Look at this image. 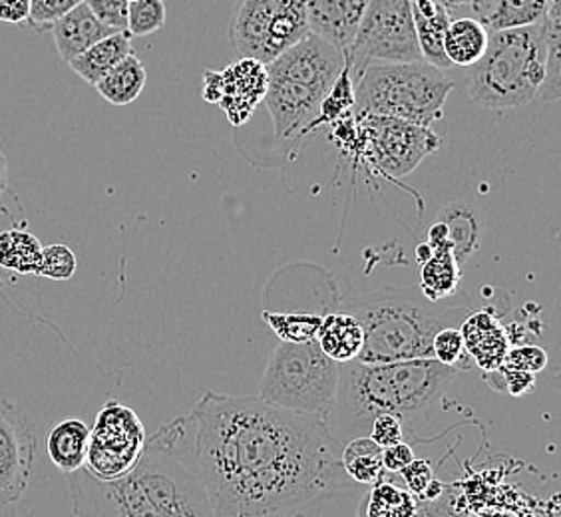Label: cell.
Listing matches in <instances>:
<instances>
[{"mask_svg": "<svg viewBox=\"0 0 561 517\" xmlns=\"http://www.w3.org/2000/svg\"><path fill=\"white\" fill-rule=\"evenodd\" d=\"M76 269H78V261H76L75 251L62 245V243H55L43 248V255H41V269L38 275L53 280H68L75 277Z\"/></svg>", "mask_w": 561, "mask_h": 517, "instance_id": "36", "label": "cell"}, {"mask_svg": "<svg viewBox=\"0 0 561 517\" xmlns=\"http://www.w3.org/2000/svg\"><path fill=\"white\" fill-rule=\"evenodd\" d=\"M438 221H443L448 229L453 255L462 265L480 248L482 233H484L482 211L468 202H453L440 211Z\"/></svg>", "mask_w": 561, "mask_h": 517, "instance_id": "20", "label": "cell"}, {"mask_svg": "<svg viewBox=\"0 0 561 517\" xmlns=\"http://www.w3.org/2000/svg\"><path fill=\"white\" fill-rule=\"evenodd\" d=\"M365 517H414L419 509V497L407 487L392 482H377L367 496L360 499Z\"/></svg>", "mask_w": 561, "mask_h": 517, "instance_id": "30", "label": "cell"}, {"mask_svg": "<svg viewBox=\"0 0 561 517\" xmlns=\"http://www.w3.org/2000/svg\"><path fill=\"white\" fill-rule=\"evenodd\" d=\"M411 11L422 60L438 70H448L453 65L444 55V34L450 14L434 0H411Z\"/></svg>", "mask_w": 561, "mask_h": 517, "instance_id": "19", "label": "cell"}, {"mask_svg": "<svg viewBox=\"0 0 561 517\" xmlns=\"http://www.w3.org/2000/svg\"><path fill=\"white\" fill-rule=\"evenodd\" d=\"M490 33L474 16H456L444 34V55L458 68H470L486 53Z\"/></svg>", "mask_w": 561, "mask_h": 517, "instance_id": "22", "label": "cell"}, {"mask_svg": "<svg viewBox=\"0 0 561 517\" xmlns=\"http://www.w3.org/2000/svg\"><path fill=\"white\" fill-rule=\"evenodd\" d=\"M466 353L484 372L496 370L504 365L510 341L506 331L496 317L486 311L470 313L460 324Z\"/></svg>", "mask_w": 561, "mask_h": 517, "instance_id": "16", "label": "cell"}, {"mask_svg": "<svg viewBox=\"0 0 561 517\" xmlns=\"http://www.w3.org/2000/svg\"><path fill=\"white\" fill-rule=\"evenodd\" d=\"M454 82L424 60L373 62L355 87V112L404 119L432 128L444 116Z\"/></svg>", "mask_w": 561, "mask_h": 517, "instance_id": "7", "label": "cell"}, {"mask_svg": "<svg viewBox=\"0 0 561 517\" xmlns=\"http://www.w3.org/2000/svg\"><path fill=\"white\" fill-rule=\"evenodd\" d=\"M314 338L324 355L333 358L339 365L355 360L365 343L360 323L356 321L355 317L341 313V311L323 317L319 333Z\"/></svg>", "mask_w": 561, "mask_h": 517, "instance_id": "23", "label": "cell"}, {"mask_svg": "<svg viewBox=\"0 0 561 517\" xmlns=\"http://www.w3.org/2000/svg\"><path fill=\"white\" fill-rule=\"evenodd\" d=\"M190 414L146 440L130 472L98 480L80 468L66 474L76 517H214L192 452Z\"/></svg>", "mask_w": 561, "mask_h": 517, "instance_id": "2", "label": "cell"}, {"mask_svg": "<svg viewBox=\"0 0 561 517\" xmlns=\"http://www.w3.org/2000/svg\"><path fill=\"white\" fill-rule=\"evenodd\" d=\"M219 108L226 112L233 128L248 122L267 92V66L253 58H239L221 72Z\"/></svg>", "mask_w": 561, "mask_h": 517, "instance_id": "14", "label": "cell"}, {"mask_svg": "<svg viewBox=\"0 0 561 517\" xmlns=\"http://www.w3.org/2000/svg\"><path fill=\"white\" fill-rule=\"evenodd\" d=\"M50 33L55 36L58 55L62 58V62L68 65L70 60H75L76 56L87 53L90 46H94L102 38L118 33V31L98 21L92 11L82 2L56 22Z\"/></svg>", "mask_w": 561, "mask_h": 517, "instance_id": "17", "label": "cell"}, {"mask_svg": "<svg viewBox=\"0 0 561 517\" xmlns=\"http://www.w3.org/2000/svg\"><path fill=\"white\" fill-rule=\"evenodd\" d=\"M444 490H446V484L434 478L431 484L426 485V490L422 492V496L419 497V499H426V502H431V499H436V497L443 496Z\"/></svg>", "mask_w": 561, "mask_h": 517, "instance_id": "49", "label": "cell"}, {"mask_svg": "<svg viewBox=\"0 0 561 517\" xmlns=\"http://www.w3.org/2000/svg\"><path fill=\"white\" fill-rule=\"evenodd\" d=\"M462 279L460 263L453 251H434L428 261L422 263L421 292L432 302H440L458 291Z\"/></svg>", "mask_w": 561, "mask_h": 517, "instance_id": "28", "label": "cell"}, {"mask_svg": "<svg viewBox=\"0 0 561 517\" xmlns=\"http://www.w3.org/2000/svg\"><path fill=\"white\" fill-rule=\"evenodd\" d=\"M402 475V482L407 485V490L412 496L421 497L422 492L426 490V485L434 480V468L428 460H412L407 468H402L399 472Z\"/></svg>", "mask_w": 561, "mask_h": 517, "instance_id": "42", "label": "cell"}, {"mask_svg": "<svg viewBox=\"0 0 561 517\" xmlns=\"http://www.w3.org/2000/svg\"><path fill=\"white\" fill-rule=\"evenodd\" d=\"M84 0H28L26 24L36 34L50 33L56 22Z\"/></svg>", "mask_w": 561, "mask_h": 517, "instance_id": "35", "label": "cell"}, {"mask_svg": "<svg viewBox=\"0 0 561 517\" xmlns=\"http://www.w3.org/2000/svg\"><path fill=\"white\" fill-rule=\"evenodd\" d=\"M128 2H131V0H128Z\"/></svg>", "mask_w": 561, "mask_h": 517, "instance_id": "52", "label": "cell"}, {"mask_svg": "<svg viewBox=\"0 0 561 517\" xmlns=\"http://www.w3.org/2000/svg\"><path fill=\"white\" fill-rule=\"evenodd\" d=\"M432 253H434V249L428 245V243H421L419 248H416V261L419 263H424V261H428L432 257Z\"/></svg>", "mask_w": 561, "mask_h": 517, "instance_id": "50", "label": "cell"}, {"mask_svg": "<svg viewBox=\"0 0 561 517\" xmlns=\"http://www.w3.org/2000/svg\"><path fill=\"white\" fill-rule=\"evenodd\" d=\"M492 377L500 378V384H496V390H504L512 397H524L528 394L536 387V375H529L524 370H516V368L502 367L496 370H490Z\"/></svg>", "mask_w": 561, "mask_h": 517, "instance_id": "39", "label": "cell"}, {"mask_svg": "<svg viewBox=\"0 0 561 517\" xmlns=\"http://www.w3.org/2000/svg\"><path fill=\"white\" fill-rule=\"evenodd\" d=\"M221 88H224V84H221V72L206 70V74H204V97H206V102L219 104Z\"/></svg>", "mask_w": 561, "mask_h": 517, "instance_id": "46", "label": "cell"}, {"mask_svg": "<svg viewBox=\"0 0 561 517\" xmlns=\"http://www.w3.org/2000/svg\"><path fill=\"white\" fill-rule=\"evenodd\" d=\"M412 460H414V452L409 443L394 444L382 450V466H385V472L390 474H399L400 470L407 468Z\"/></svg>", "mask_w": 561, "mask_h": 517, "instance_id": "43", "label": "cell"}, {"mask_svg": "<svg viewBox=\"0 0 561 517\" xmlns=\"http://www.w3.org/2000/svg\"><path fill=\"white\" fill-rule=\"evenodd\" d=\"M130 55H134L131 53V34L128 31H118V33L102 38L94 46H90L87 53L76 56L75 60L68 62V66L87 84L94 87L102 76Z\"/></svg>", "mask_w": 561, "mask_h": 517, "instance_id": "24", "label": "cell"}, {"mask_svg": "<svg viewBox=\"0 0 561 517\" xmlns=\"http://www.w3.org/2000/svg\"><path fill=\"white\" fill-rule=\"evenodd\" d=\"M43 245L24 227L0 231V267L19 275H38Z\"/></svg>", "mask_w": 561, "mask_h": 517, "instance_id": "26", "label": "cell"}, {"mask_svg": "<svg viewBox=\"0 0 561 517\" xmlns=\"http://www.w3.org/2000/svg\"><path fill=\"white\" fill-rule=\"evenodd\" d=\"M546 21L490 33L484 56L465 76L468 96L486 110L528 106L543 82Z\"/></svg>", "mask_w": 561, "mask_h": 517, "instance_id": "6", "label": "cell"}, {"mask_svg": "<svg viewBox=\"0 0 561 517\" xmlns=\"http://www.w3.org/2000/svg\"><path fill=\"white\" fill-rule=\"evenodd\" d=\"M263 319L283 343H307L313 341L323 317L317 314H280L265 311Z\"/></svg>", "mask_w": 561, "mask_h": 517, "instance_id": "32", "label": "cell"}, {"mask_svg": "<svg viewBox=\"0 0 561 517\" xmlns=\"http://www.w3.org/2000/svg\"><path fill=\"white\" fill-rule=\"evenodd\" d=\"M504 365L516 368V370H524L529 375H538L543 368L548 367V355H546V351H541L540 346L510 348Z\"/></svg>", "mask_w": 561, "mask_h": 517, "instance_id": "38", "label": "cell"}, {"mask_svg": "<svg viewBox=\"0 0 561 517\" xmlns=\"http://www.w3.org/2000/svg\"><path fill=\"white\" fill-rule=\"evenodd\" d=\"M428 245H431L434 251H453V243H450V239H448V229L444 226L443 221H434L431 227H428Z\"/></svg>", "mask_w": 561, "mask_h": 517, "instance_id": "45", "label": "cell"}, {"mask_svg": "<svg viewBox=\"0 0 561 517\" xmlns=\"http://www.w3.org/2000/svg\"><path fill=\"white\" fill-rule=\"evenodd\" d=\"M307 0H236L229 43L239 58L270 65L309 36Z\"/></svg>", "mask_w": 561, "mask_h": 517, "instance_id": "9", "label": "cell"}, {"mask_svg": "<svg viewBox=\"0 0 561 517\" xmlns=\"http://www.w3.org/2000/svg\"><path fill=\"white\" fill-rule=\"evenodd\" d=\"M90 426L78 418L56 422L46 436V452L50 462L65 474L84 468Z\"/></svg>", "mask_w": 561, "mask_h": 517, "instance_id": "21", "label": "cell"}, {"mask_svg": "<svg viewBox=\"0 0 561 517\" xmlns=\"http://www.w3.org/2000/svg\"><path fill=\"white\" fill-rule=\"evenodd\" d=\"M146 440V428L138 414L116 400H108L90 428L84 468L98 480H116L136 466Z\"/></svg>", "mask_w": 561, "mask_h": 517, "instance_id": "12", "label": "cell"}, {"mask_svg": "<svg viewBox=\"0 0 561 517\" xmlns=\"http://www.w3.org/2000/svg\"><path fill=\"white\" fill-rule=\"evenodd\" d=\"M458 375V368L440 365L432 356L389 365L343 363L335 402L324 421L341 446L368 436L370 424L380 414L402 422L404 440L416 438L434 418Z\"/></svg>", "mask_w": 561, "mask_h": 517, "instance_id": "3", "label": "cell"}, {"mask_svg": "<svg viewBox=\"0 0 561 517\" xmlns=\"http://www.w3.org/2000/svg\"><path fill=\"white\" fill-rule=\"evenodd\" d=\"M434 2H438L453 16L456 12L466 11V9L474 14V9L480 0H434Z\"/></svg>", "mask_w": 561, "mask_h": 517, "instance_id": "47", "label": "cell"}, {"mask_svg": "<svg viewBox=\"0 0 561 517\" xmlns=\"http://www.w3.org/2000/svg\"><path fill=\"white\" fill-rule=\"evenodd\" d=\"M28 16V0H0V22L22 24Z\"/></svg>", "mask_w": 561, "mask_h": 517, "instance_id": "44", "label": "cell"}, {"mask_svg": "<svg viewBox=\"0 0 561 517\" xmlns=\"http://www.w3.org/2000/svg\"><path fill=\"white\" fill-rule=\"evenodd\" d=\"M88 9L114 31L128 28V0H84Z\"/></svg>", "mask_w": 561, "mask_h": 517, "instance_id": "37", "label": "cell"}, {"mask_svg": "<svg viewBox=\"0 0 561 517\" xmlns=\"http://www.w3.org/2000/svg\"><path fill=\"white\" fill-rule=\"evenodd\" d=\"M456 496L450 494V487L446 485L444 494L436 499H419V509L414 517H468L465 506H456Z\"/></svg>", "mask_w": 561, "mask_h": 517, "instance_id": "41", "label": "cell"}, {"mask_svg": "<svg viewBox=\"0 0 561 517\" xmlns=\"http://www.w3.org/2000/svg\"><path fill=\"white\" fill-rule=\"evenodd\" d=\"M9 180H11V175H9V160L0 150V199L9 192Z\"/></svg>", "mask_w": 561, "mask_h": 517, "instance_id": "48", "label": "cell"}, {"mask_svg": "<svg viewBox=\"0 0 561 517\" xmlns=\"http://www.w3.org/2000/svg\"><path fill=\"white\" fill-rule=\"evenodd\" d=\"M370 0H307L309 33L339 53L355 41Z\"/></svg>", "mask_w": 561, "mask_h": 517, "instance_id": "15", "label": "cell"}, {"mask_svg": "<svg viewBox=\"0 0 561 517\" xmlns=\"http://www.w3.org/2000/svg\"><path fill=\"white\" fill-rule=\"evenodd\" d=\"M190 418L195 470L214 517H317L356 485L321 416L206 392Z\"/></svg>", "mask_w": 561, "mask_h": 517, "instance_id": "1", "label": "cell"}, {"mask_svg": "<svg viewBox=\"0 0 561 517\" xmlns=\"http://www.w3.org/2000/svg\"><path fill=\"white\" fill-rule=\"evenodd\" d=\"M355 119L360 148L380 172L389 175L411 173L440 148V138L432 128L365 112H355Z\"/></svg>", "mask_w": 561, "mask_h": 517, "instance_id": "11", "label": "cell"}, {"mask_svg": "<svg viewBox=\"0 0 561 517\" xmlns=\"http://www.w3.org/2000/svg\"><path fill=\"white\" fill-rule=\"evenodd\" d=\"M561 96V11L560 0L551 2L546 16V62L543 82L538 90L541 102H556Z\"/></svg>", "mask_w": 561, "mask_h": 517, "instance_id": "29", "label": "cell"}, {"mask_svg": "<svg viewBox=\"0 0 561 517\" xmlns=\"http://www.w3.org/2000/svg\"><path fill=\"white\" fill-rule=\"evenodd\" d=\"M165 24L163 0H131L128 2V33L131 36H150L162 31Z\"/></svg>", "mask_w": 561, "mask_h": 517, "instance_id": "34", "label": "cell"}, {"mask_svg": "<svg viewBox=\"0 0 561 517\" xmlns=\"http://www.w3.org/2000/svg\"><path fill=\"white\" fill-rule=\"evenodd\" d=\"M368 436H370L382 450L389 448V446H394V444L407 443V440H404L402 422H400L397 416H390V414H380V416H377V418L373 421V424H370Z\"/></svg>", "mask_w": 561, "mask_h": 517, "instance_id": "40", "label": "cell"}, {"mask_svg": "<svg viewBox=\"0 0 561 517\" xmlns=\"http://www.w3.org/2000/svg\"><path fill=\"white\" fill-rule=\"evenodd\" d=\"M553 0H480L474 19L482 22L488 33L524 28L546 21Z\"/></svg>", "mask_w": 561, "mask_h": 517, "instance_id": "18", "label": "cell"}, {"mask_svg": "<svg viewBox=\"0 0 561 517\" xmlns=\"http://www.w3.org/2000/svg\"><path fill=\"white\" fill-rule=\"evenodd\" d=\"M353 110H355V80H353L351 65L345 60V65L336 76L329 94L324 96L317 118L309 126V134L317 128H321V126H327V124H335L336 119L343 118Z\"/></svg>", "mask_w": 561, "mask_h": 517, "instance_id": "31", "label": "cell"}, {"mask_svg": "<svg viewBox=\"0 0 561 517\" xmlns=\"http://www.w3.org/2000/svg\"><path fill=\"white\" fill-rule=\"evenodd\" d=\"M339 311L355 317L363 326L365 343L355 360L365 365L431 358L434 334L462 324L470 314L465 307L436 311L421 289L367 292L343 302Z\"/></svg>", "mask_w": 561, "mask_h": 517, "instance_id": "4", "label": "cell"}, {"mask_svg": "<svg viewBox=\"0 0 561 517\" xmlns=\"http://www.w3.org/2000/svg\"><path fill=\"white\" fill-rule=\"evenodd\" d=\"M432 358L446 367L458 368L460 372L470 365V355L466 353L465 338L460 326H444L432 338Z\"/></svg>", "mask_w": 561, "mask_h": 517, "instance_id": "33", "label": "cell"}, {"mask_svg": "<svg viewBox=\"0 0 561 517\" xmlns=\"http://www.w3.org/2000/svg\"><path fill=\"white\" fill-rule=\"evenodd\" d=\"M341 462L355 484L373 485L385 478L382 448L370 436H358L343 446Z\"/></svg>", "mask_w": 561, "mask_h": 517, "instance_id": "27", "label": "cell"}, {"mask_svg": "<svg viewBox=\"0 0 561 517\" xmlns=\"http://www.w3.org/2000/svg\"><path fill=\"white\" fill-rule=\"evenodd\" d=\"M343 65V53L313 34L265 65L267 92L263 102L279 140H301L309 134Z\"/></svg>", "mask_w": 561, "mask_h": 517, "instance_id": "5", "label": "cell"}, {"mask_svg": "<svg viewBox=\"0 0 561 517\" xmlns=\"http://www.w3.org/2000/svg\"><path fill=\"white\" fill-rule=\"evenodd\" d=\"M36 460V426L24 410L0 399V509L21 499Z\"/></svg>", "mask_w": 561, "mask_h": 517, "instance_id": "13", "label": "cell"}, {"mask_svg": "<svg viewBox=\"0 0 561 517\" xmlns=\"http://www.w3.org/2000/svg\"><path fill=\"white\" fill-rule=\"evenodd\" d=\"M356 517H365V512H363L360 504H358V507H356Z\"/></svg>", "mask_w": 561, "mask_h": 517, "instance_id": "51", "label": "cell"}, {"mask_svg": "<svg viewBox=\"0 0 561 517\" xmlns=\"http://www.w3.org/2000/svg\"><path fill=\"white\" fill-rule=\"evenodd\" d=\"M341 365L313 341L283 343L273 351L261 375L260 397L277 409L327 418L333 409Z\"/></svg>", "mask_w": 561, "mask_h": 517, "instance_id": "8", "label": "cell"}, {"mask_svg": "<svg viewBox=\"0 0 561 517\" xmlns=\"http://www.w3.org/2000/svg\"><path fill=\"white\" fill-rule=\"evenodd\" d=\"M146 82H148L146 66L141 65L138 56L130 55L102 76L94 88L98 94L112 106H128L140 97Z\"/></svg>", "mask_w": 561, "mask_h": 517, "instance_id": "25", "label": "cell"}, {"mask_svg": "<svg viewBox=\"0 0 561 517\" xmlns=\"http://www.w3.org/2000/svg\"><path fill=\"white\" fill-rule=\"evenodd\" d=\"M343 56L351 65L355 87L365 68L373 62L400 65L422 60L411 0H370L355 41Z\"/></svg>", "mask_w": 561, "mask_h": 517, "instance_id": "10", "label": "cell"}]
</instances>
